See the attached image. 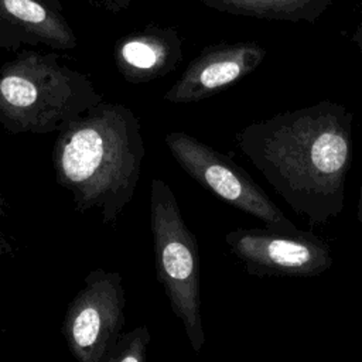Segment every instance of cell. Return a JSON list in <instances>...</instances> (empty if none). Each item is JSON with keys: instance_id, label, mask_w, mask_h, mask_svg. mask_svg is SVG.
Listing matches in <instances>:
<instances>
[{"instance_id": "1", "label": "cell", "mask_w": 362, "mask_h": 362, "mask_svg": "<svg viewBox=\"0 0 362 362\" xmlns=\"http://www.w3.org/2000/svg\"><path fill=\"white\" fill-rule=\"evenodd\" d=\"M352 124L345 105L325 99L245 126L236 144L293 211L325 223L344 208Z\"/></svg>"}, {"instance_id": "2", "label": "cell", "mask_w": 362, "mask_h": 362, "mask_svg": "<svg viewBox=\"0 0 362 362\" xmlns=\"http://www.w3.org/2000/svg\"><path fill=\"white\" fill-rule=\"evenodd\" d=\"M144 157L141 123L133 109L102 100L58 132L52 167L78 212L98 209L102 222L112 225L134 197Z\"/></svg>"}, {"instance_id": "3", "label": "cell", "mask_w": 362, "mask_h": 362, "mask_svg": "<svg viewBox=\"0 0 362 362\" xmlns=\"http://www.w3.org/2000/svg\"><path fill=\"white\" fill-rule=\"evenodd\" d=\"M103 100L57 52L23 51L0 66V126L10 134L59 132Z\"/></svg>"}, {"instance_id": "4", "label": "cell", "mask_w": 362, "mask_h": 362, "mask_svg": "<svg viewBox=\"0 0 362 362\" xmlns=\"http://www.w3.org/2000/svg\"><path fill=\"white\" fill-rule=\"evenodd\" d=\"M150 229L157 279L198 354L205 342L198 243L181 215L175 194L161 178H153L150 184Z\"/></svg>"}, {"instance_id": "5", "label": "cell", "mask_w": 362, "mask_h": 362, "mask_svg": "<svg viewBox=\"0 0 362 362\" xmlns=\"http://www.w3.org/2000/svg\"><path fill=\"white\" fill-rule=\"evenodd\" d=\"M164 143L178 165L199 185L226 204L240 209L279 232H298L266 191L229 156L184 132H170Z\"/></svg>"}, {"instance_id": "6", "label": "cell", "mask_w": 362, "mask_h": 362, "mask_svg": "<svg viewBox=\"0 0 362 362\" xmlns=\"http://www.w3.org/2000/svg\"><path fill=\"white\" fill-rule=\"evenodd\" d=\"M69 301L62 334L76 362H105L124 325V288L119 272L93 269Z\"/></svg>"}, {"instance_id": "7", "label": "cell", "mask_w": 362, "mask_h": 362, "mask_svg": "<svg viewBox=\"0 0 362 362\" xmlns=\"http://www.w3.org/2000/svg\"><path fill=\"white\" fill-rule=\"evenodd\" d=\"M225 242L245 264L257 276H315L331 263V250L318 236L273 229H235L226 233Z\"/></svg>"}, {"instance_id": "8", "label": "cell", "mask_w": 362, "mask_h": 362, "mask_svg": "<svg viewBox=\"0 0 362 362\" xmlns=\"http://www.w3.org/2000/svg\"><path fill=\"white\" fill-rule=\"evenodd\" d=\"M257 41L221 42L205 47L164 93L170 103H192L216 95L252 74L266 58Z\"/></svg>"}, {"instance_id": "9", "label": "cell", "mask_w": 362, "mask_h": 362, "mask_svg": "<svg viewBox=\"0 0 362 362\" xmlns=\"http://www.w3.org/2000/svg\"><path fill=\"white\" fill-rule=\"evenodd\" d=\"M47 47L72 51L78 37L59 0H0V48Z\"/></svg>"}, {"instance_id": "10", "label": "cell", "mask_w": 362, "mask_h": 362, "mask_svg": "<svg viewBox=\"0 0 362 362\" xmlns=\"http://www.w3.org/2000/svg\"><path fill=\"white\" fill-rule=\"evenodd\" d=\"M182 57V38L170 25H146L120 37L113 48L115 66L132 85L167 76L178 68Z\"/></svg>"}, {"instance_id": "11", "label": "cell", "mask_w": 362, "mask_h": 362, "mask_svg": "<svg viewBox=\"0 0 362 362\" xmlns=\"http://www.w3.org/2000/svg\"><path fill=\"white\" fill-rule=\"evenodd\" d=\"M208 8L270 21L315 23L337 0H199Z\"/></svg>"}, {"instance_id": "12", "label": "cell", "mask_w": 362, "mask_h": 362, "mask_svg": "<svg viewBox=\"0 0 362 362\" xmlns=\"http://www.w3.org/2000/svg\"><path fill=\"white\" fill-rule=\"evenodd\" d=\"M150 338L148 328L144 324L123 332L105 362H147Z\"/></svg>"}, {"instance_id": "13", "label": "cell", "mask_w": 362, "mask_h": 362, "mask_svg": "<svg viewBox=\"0 0 362 362\" xmlns=\"http://www.w3.org/2000/svg\"><path fill=\"white\" fill-rule=\"evenodd\" d=\"M99 1L103 4V7H106L109 11H113V13L126 10L132 4V0H99Z\"/></svg>"}, {"instance_id": "14", "label": "cell", "mask_w": 362, "mask_h": 362, "mask_svg": "<svg viewBox=\"0 0 362 362\" xmlns=\"http://www.w3.org/2000/svg\"><path fill=\"white\" fill-rule=\"evenodd\" d=\"M351 41L356 45V48L359 49V52L362 55V13H361V20H359L352 37H351Z\"/></svg>"}, {"instance_id": "15", "label": "cell", "mask_w": 362, "mask_h": 362, "mask_svg": "<svg viewBox=\"0 0 362 362\" xmlns=\"http://www.w3.org/2000/svg\"><path fill=\"white\" fill-rule=\"evenodd\" d=\"M356 218L362 223V180L359 185V195H358V205H356Z\"/></svg>"}]
</instances>
